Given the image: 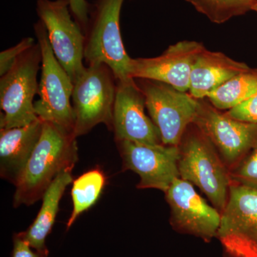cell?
I'll list each match as a JSON object with an SVG mask.
<instances>
[{"label":"cell","instance_id":"14","mask_svg":"<svg viewBox=\"0 0 257 257\" xmlns=\"http://www.w3.org/2000/svg\"><path fill=\"white\" fill-rule=\"evenodd\" d=\"M145 95L135 79L116 82L112 121L115 141L163 144L160 130L145 113Z\"/></svg>","mask_w":257,"mask_h":257},{"label":"cell","instance_id":"3","mask_svg":"<svg viewBox=\"0 0 257 257\" xmlns=\"http://www.w3.org/2000/svg\"><path fill=\"white\" fill-rule=\"evenodd\" d=\"M35 32L42 51L41 78L37 94L40 99L35 102V113L42 121L74 134L75 117L71 103L73 82L56 58L46 28L40 20L35 25Z\"/></svg>","mask_w":257,"mask_h":257},{"label":"cell","instance_id":"19","mask_svg":"<svg viewBox=\"0 0 257 257\" xmlns=\"http://www.w3.org/2000/svg\"><path fill=\"white\" fill-rule=\"evenodd\" d=\"M105 177L101 171L93 170L83 174L72 185V195L73 209L67 223L69 229L77 217L95 204L105 184Z\"/></svg>","mask_w":257,"mask_h":257},{"label":"cell","instance_id":"8","mask_svg":"<svg viewBox=\"0 0 257 257\" xmlns=\"http://www.w3.org/2000/svg\"><path fill=\"white\" fill-rule=\"evenodd\" d=\"M145 97L152 120L165 145L178 146L187 127L197 114L198 99L165 84L145 79H134Z\"/></svg>","mask_w":257,"mask_h":257},{"label":"cell","instance_id":"25","mask_svg":"<svg viewBox=\"0 0 257 257\" xmlns=\"http://www.w3.org/2000/svg\"><path fill=\"white\" fill-rule=\"evenodd\" d=\"M13 257H48L32 248L28 241L17 234L14 236Z\"/></svg>","mask_w":257,"mask_h":257},{"label":"cell","instance_id":"6","mask_svg":"<svg viewBox=\"0 0 257 257\" xmlns=\"http://www.w3.org/2000/svg\"><path fill=\"white\" fill-rule=\"evenodd\" d=\"M116 89V78L106 64L86 67L74 84L72 96L76 138L89 133L99 124H106L112 131Z\"/></svg>","mask_w":257,"mask_h":257},{"label":"cell","instance_id":"9","mask_svg":"<svg viewBox=\"0 0 257 257\" xmlns=\"http://www.w3.org/2000/svg\"><path fill=\"white\" fill-rule=\"evenodd\" d=\"M69 0H38L37 13L45 25L56 58L73 84L85 70V35L69 13Z\"/></svg>","mask_w":257,"mask_h":257},{"label":"cell","instance_id":"7","mask_svg":"<svg viewBox=\"0 0 257 257\" xmlns=\"http://www.w3.org/2000/svg\"><path fill=\"white\" fill-rule=\"evenodd\" d=\"M216 238L228 257H257V190L231 182Z\"/></svg>","mask_w":257,"mask_h":257},{"label":"cell","instance_id":"11","mask_svg":"<svg viewBox=\"0 0 257 257\" xmlns=\"http://www.w3.org/2000/svg\"><path fill=\"white\" fill-rule=\"evenodd\" d=\"M124 170L138 174L139 189H157L166 192L175 179L180 178L179 146L146 145L135 142H116Z\"/></svg>","mask_w":257,"mask_h":257},{"label":"cell","instance_id":"23","mask_svg":"<svg viewBox=\"0 0 257 257\" xmlns=\"http://www.w3.org/2000/svg\"><path fill=\"white\" fill-rule=\"evenodd\" d=\"M226 114L238 121L257 124V94L229 109Z\"/></svg>","mask_w":257,"mask_h":257},{"label":"cell","instance_id":"4","mask_svg":"<svg viewBox=\"0 0 257 257\" xmlns=\"http://www.w3.org/2000/svg\"><path fill=\"white\" fill-rule=\"evenodd\" d=\"M124 1L97 0L84 35V61L87 65L106 64L116 82L134 79L130 75L132 58L125 50L120 32V13Z\"/></svg>","mask_w":257,"mask_h":257},{"label":"cell","instance_id":"2","mask_svg":"<svg viewBox=\"0 0 257 257\" xmlns=\"http://www.w3.org/2000/svg\"><path fill=\"white\" fill-rule=\"evenodd\" d=\"M178 146L179 177L199 187L221 213L227 203L231 180L215 147L194 123Z\"/></svg>","mask_w":257,"mask_h":257},{"label":"cell","instance_id":"27","mask_svg":"<svg viewBox=\"0 0 257 257\" xmlns=\"http://www.w3.org/2000/svg\"><path fill=\"white\" fill-rule=\"evenodd\" d=\"M256 1H257V0H256Z\"/></svg>","mask_w":257,"mask_h":257},{"label":"cell","instance_id":"24","mask_svg":"<svg viewBox=\"0 0 257 257\" xmlns=\"http://www.w3.org/2000/svg\"><path fill=\"white\" fill-rule=\"evenodd\" d=\"M69 10L85 35L89 22V5L86 0H69Z\"/></svg>","mask_w":257,"mask_h":257},{"label":"cell","instance_id":"15","mask_svg":"<svg viewBox=\"0 0 257 257\" xmlns=\"http://www.w3.org/2000/svg\"><path fill=\"white\" fill-rule=\"evenodd\" d=\"M40 118L25 126L0 128V175L15 185L41 138Z\"/></svg>","mask_w":257,"mask_h":257},{"label":"cell","instance_id":"1","mask_svg":"<svg viewBox=\"0 0 257 257\" xmlns=\"http://www.w3.org/2000/svg\"><path fill=\"white\" fill-rule=\"evenodd\" d=\"M76 139L74 134L44 121L41 138L15 185V207L35 204L61 172L73 170L78 160Z\"/></svg>","mask_w":257,"mask_h":257},{"label":"cell","instance_id":"10","mask_svg":"<svg viewBox=\"0 0 257 257\" xmlns=\"http://www.w3.org/2000/svg\"><path fill=\"white\" fill-rule=\"evenodd\" d=\"M193 123L210 140L229 171L257 145V124L233 119L204 99H198Z\"/></svg>","mask_w":257,"mask_h":257},{"label":"cell","instance_id":"12","mask_svg":"<svg viewBox=\"0 0 257 257\" xmlns=\"http://www.w3.org/2000/svg\"><path fill=\"white\" fill-rule=\"evenodd\" d=\"M171 209V224L184 234L194 235L209 242L216 237L221 213L207 202L184 179L174 181L165 192Z\"/></svg>","mask_w":257,"mask_h":257},{"label":"cell","instance_id":"17","mask_svg":"<svg viewBox=\"0 0 257 257\" xmlns=\"http://www.w3.org/2000/svg\"><path fill=\"white\" fill-rule=\"evenodd\" d=\"M72 169H67L56 177L42 198L41 209L35 220L26 231L19 233L32 248L46 256L49 251L45 241L55 224L64 191L72 182Z\"/></svg>","mask_w":257,"mask_h":257},{"label":"cell","instance_id":"26","mask_svg":"<svg viewBox=\"0 0 257 257\" xmlns=\"http://www.w3.org/2000/svg\"><path fill=\"white\" fill-rule=\"evenodd\" d=\"M252 10H254V11H256L257 13V1H256V0H255L254 4L253 5Z\"/></svg>","mask_w":257,"mask_h":257},{"label":"cell","instance_id":"16","mask_svg":"<svg viewBox=\"0 0 257 257\" xmlns=\"http://www.w3.org/2000/svg\"><path fill=\"white\" fill-rule=\"evenodd\" d=\"M250 69L247 64L232 60L221 52L204 48L193 64L189 94L194 99H204L226 81Z\"/></svg>","mask_w":257,"mask_h":257},{"label":"cell","instance_id":"5","mask_svg":"<svg viewBox=\"0 0 257 257\" xmlns=\"http://www.w3.org/2000/svg\"><path fill=\"white\" fill-rule=\"evenodd\" d=\"M42 64L38 42L15 61L0 79V128L25 126L38 119L34 98L38 94L37 74Z\"/></svg>","mask_w":257,"mask_h":257},{"label":"cell","instance_id":"20","mask_svg":"<svg viewBox=\"0 0 257 257\" xmlns=\"http://www.w3.org/2000/svg\"><path fill=\"white\" fill-rule=\"evenodd\" d=\"M212 23L222 24L252 10L255 0H185Z\"/></svg>","mask_w":257,"mask_h":257},{"label":"cell","instance_id":"18","mask_svg":"<svg viewBox=\"0 0 257 257\" xmlns=\"http://www.w3.org/2000/svg\"><path fill=\"white\" fill-rule=\"evenodd\" d=\"M257 94V69L251 68L226 81L207 96L217 109H231Z\"/></svg>","mask_w":257,"mask_h":257},{"label":"cell","instance_id":"13","mask_svg":"<svg viewBox=\"0 0 257 257\" xmlns=\"http://www.w3.org/2000/svg\"><path fill=\"white\" fill-rule=\"evenodd\" d=\"M204 48L199 42L184 40L171 45L158 57L132 58L130 77L165 83L181 92H187L194 60Z\"/></svg>","mask_w":257,"mask_h":257},{"label":"cell","instance_id":"22","mask_svg":"<svg viewBox=\"0 0 257 257\" xmlns=\"http://www.w3.org/2000/svg\"><path fill=\"white\" fill-rule=\"evenodd\" d=\"M35 39L32 37H26L21 40L15 46L10 47L0 53V75L6 73L12 67L15 61L22 54L26 52L35 45Z\"/></svg>","mask_w":257,"mask_h":257},{"label":"cell","instance_id":"21","mask_svg":"<svg viewBox=\"0 0 257 257\" xmlns=\"http://www.w3.org/2000/svg\"><path fill=\"white\" fill-rule=\"evenodd\" d=\"M229 173L231 182L257 190V145Z\"/></svg>","mask_w":257,"mask_h":257}]
</instances>
